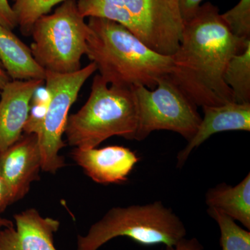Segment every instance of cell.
Instances as JSON below:
<instances>
[{
	"mask_svg": "<svg viewBox=\"0 0 250 250\" xmlns=\"http://www.w3.org/2000/svg\"><path fill=\"white\" fill-rule=\"evenodd\" d=\"M207 213L218 224L222 250H250V231L242 228L234 220L215 208H208Z\"/></svg>",
	"mask_w": 250,
	"mask_h": 250,
	"instance_id": "ac0fdd59",
	"label": "cell"
},
{
	"mask_svg": "<svg viewBox=\"0 0 250 250\" xmlns=\"http://www.w3.org/2000/svg\"><path fill=\"white\" fill-rule=\"evenodd\" d=\"M71 156L88 177L100 184L125 183L140 160L136 152L118 146L74 147Z\"/></svg>",
	"mask_w": 250,
	"mask_h": 250,
	"instance_id": "30bf717a",
	"label": "cell"
},
{
	"mask_svg": "<svg viewBox=\"0 0 250 250\" xmlns=\"http://www.w3.org/2000/svg\"><path fill=\"white\" fill-rule=\"evenodd\" d=\"M43 80H13L1 92L0 154L22 136L29 118L31 101Z\"/></svg>",
	"mask_w": 250,
	"mask_h": 250,
	"instance_id": "8fae6325",
	"label": "cell"
},
{
	"mask_svg": "<svg viewBox=\"0 0 250 250\" xmlns=\"http://www.w3.org/2000/svg\"><path fill=\"white\" fill-rule=\"evenodd\" d=\"M76 0H67L53 14L39 18L33 27L31 53L45 71L60 74L80 70L86 53L90 29Z\"/></svg>",
	"mask_w": 250,
	"mask_h": 250,
	"instance_id": "5b68a950",
	"label": "cell"
},
{
	"mask_svg": "<svg viewBox=\"0 0 250 250\" xmlns=\"http://www.w3.org/2000/svg\"><path fill=\"white\" fill-rule=\"evenodd\" d=\"M221 17L233 36L243 41L250 40V0H240Z\"/></svg>",
	"mask_w": 250,
	"mask_h": 250,
	"instance_id": "ffe728a7",
	"label": "cell"
},
{
	"mask_svg": "<svg viewBox=\"0 0 250 250\" xmlns=\"http://www.w3.org/2000/svg\"><path fill=\"white\" fill-rule=\"evenodd\" d=\"M0 24L11 31L18 26L16 15L8 0H0Z\"/></svg>",
	"mask_w": 250,
	"mask_h": 250,
	"instance_id": "44dd1931",
	"label": "cell"
},
{
	"mask_svg": "<svg viewBox=\"0 0 250 250\" xmlns=\"http://www.w3.org/2000/svg\"><path fill=\"white\" fill-rule=\"evenodd\" d=\"M14 223L11 220L1 218L0 216V228H10V227L14 226Z\"/></svg>",
	"mask_w": 250,
	"mask_h": 250,
	"instance_id": "484cf974",
	"label": "cell"
},
{
	"mask_svg": "<svg viewBox=\"0 0 250 250\" xmlns=\"http://www.w3.org/2000/svg\"><path fill=\"white\" fill-rule=\"evenodd\" d=\"M223 80L232 91L235 103L250 104V43L229 59Z\"/></svg>",
	"mask_w": 250,
	"mask_h": 250,
	"instance_id": "e0dca14e",
	"label": "cell"
},
{
	"mask_svg": "<svg viewBox=\"0 0 250 250\" xmlns=\"http://www.w3.org/2000/svg\"><path fill=\"white\" fill-rule=\"evenodd\" d=\"M85 55L108 83L121 88L143 85L154 89L173 69L171 56L158 53L121 24L89 18Z\"/></svg>",
	"mask_w": 250,
	"mask_h": 250,
	"instance_id": "7a4b0ae2",
	"label": "cell"
},
{
	"mask_svg": "<svg viewBox=\"0 0 250 250\" xmlns=\"http://www.w3.org/2000/svg\"><path fill=\"white\" fill-rule=\"evenodd\" d=\"M15 225L0 230V250H57L54 236L59 220L43 217L36 208L14 215Z\"/></svg>",
	"mask_w": 250,
	"mask_h": 250,
	"instance_id": "7c38bea8",
	"label": "cell"
},
{
	"mask_svg": "<svg viewBox=\"0 0 250 250\" xmlns=\"http://www.w3.org/2000/svg\"><path fill=\"white\" fill-rule=\"evenodd\" d=\"M13 203L12 197L7 184L0 173V214Z\"/></svg>",
	"mask_w": 250,
	"mask_h": 250,
	"instance_id": "cb8c5ba5",
	"label": "cell"
},
{
	"mask_svg": "<svg viewBox=\"0 0 250 250\" xmlns=\"http://www.w3.org/2000/svg\"><path fill=\"white\" fill-rule=\"evenodd\" d=\"M202 1L203 0H179L181 14L184 22L193 16L201 6Z\"/></svg>",
	"mask_w": 250,
	"mask_h": 250,
	"instance_id": "603a6c76",
	"label": "cell"
},
{
	"mask_svg": "<svg viewBox=\"0 0 250 250\" xmlns=\"http://www.w3.org/2000/svg\"><path fill=\"white\" fill-rule=\"evenodd\" d=\"M67 0H16L14 10L23 35L31 36L36 21L48 14L56 5Z\"/></svg>",
	"mask_w": 250,
	"mask_h": 250,
	"instance_id": "d6986e66",
	"label": "cell"
},
{
	"mask_svg": "<svg viewBox=\"0 0 250 250\" xmlns=\"http://www.w3.org/2000/svg\"><path fill=\"white\" fill-rule=\"evenodd\" d=\"M208 208H215L250 230V173L236 186L217 184L206 192Z\"/></svg>",
	"mask_w": 250,
	"mask_h": 250,
	"instance_id": "9a60e30c",
	"label": "cell"
},
{
	"mask_svg": "<svg viewBox=\"0 0 250 250\" xmlns=\"http://www.w3.org/2000/svg\"><path fill=\"white\" fill-rule=\"evenodd\" d=\"M0 62L13 80L45 81V70L36 62L31 49L1 24Z\"/></svg>",
	"mask_w": 250,
	"mask_h": 250,
	"instance_id": "5bb4252c",
	"label": "cell"
},
{
	"mask_svg": "<svg viewBox=\"0 0 250 250\" xmlns=\"http://www.w3.org/2000/svg\"><path fill=\"white\" fill-rule=\"evenodd\" d=\"M182 219L161 201L113 207L85 235L77 236V250H98L106 243L127 237L141 246H175L187 237Z\"/></svg>",
	"mask_w": 250,
	"mask_h": 250,
	"instance_id": "277c9868",
	"label": "cell"
},
{
	"mask_svg": "<svg viewBox=\"0 0 250 250\" xmlns=\"http://www.w3.org/2000/svg\"><path fill=\"white\" fill-rule=\"evenodd\" d=\"M162 250H204V247L197 238L185 237L175 246H165Z\"/></svg>",
	"mask_w": 250,
	"mask_h": 250,
	"instance_id": "7402d4cb",
	"label": "cell"
},
{
	"mask_svg": "<svg viewBox=\"0 0 250 250\" xmlns=\"http://www.w3.org/2000/svg\"><path fill=\"white\" fill-rule=\"evenodd\" d=\"M96 70V65L91 62L72 73L45 71L47 105L35 131L42 161L41 170L44 172L55 174L65 166L60 151L65 146L62 137L65 134L69 111L82 87Z\"/></svg>",
	"mask_w": 250,
	"mask_h": 250,
	"instance_id": "8992f818",
	"label": "cell"
},
{
	"mask_svg": "<svg viewBox=\"0 0 250 250\" xmlns=\"http://www.w3.org/2000/svg\"><path fill=\"white\" fill-rule=\"evenodd\" d=\"M250 43L233 35L217 6L205 3L184 22L182 41L171 56L173 69L169 77L196 106L235 103L224 72L229 59Z\"/></svg>",
	"mask_w": 250,
	"mask_h": 250,
	"instance_id": "6da1fadb",
	"label": "cell"
},
{
	"mask_svg": "<svg viewBox=\"0 0 250 250\" xmlns=\"http://www.w3.org/2000/svg\"><path fill=\"white\" fill-rule=\"evenodd\" d=\"M137 125V106L131 88L108 86L97 75L86 103L68 116L65 134L69 146L90 149L112 136L135 140Z\"/></svg>",
	"mask_w": 250,
	"mask_h": 250,
	"instance_id": "3957f363",
	"label": "cell"
},
{
	"mask_svg": "<svg viewBox=\"0 0 250 250\" xmlns=\"http://www.w3.org/2000/svg\"><path fill=\"white\" fill-rule=\"evenodd\" d=\"M77 7L83 18H100L124 26L141 40L137 23L123 0H78Z\"/></svg>",
	"mask_w": 250,
	"mask_h": 250,
	"instance_id": "2e32d148",
	"label": "cell"
},
{
	"mask_svg": "<svg viewBox=\"0 0 250 250\" xmlns=\"http://www.w3.org/2000/svg\"><path fill=\"white\" fill-rule=\"evenodd\" d=\"M9 82V75L5 71L4 69L1 67V64L0 62V90H2L5 85L7 84Z\"/></svg>",
	"mask_w": 250,
	"mask_h": 250,
	"instance_id": "d4e9b609",
	"label": "cell"
},
{
	"mask_svg": "<svg viewBox=\"0 0 250 250\" xmlns=\"http://www.w3.org/2000/svg\"><path fill=\"white\" fill-rule=\"evenodd\" d=\"M14 1H16V0H14Z\"/></svg>",
	"mask_w": 250,
	"mask_h": 250,
	"instance_id": "4316f807",
	"label": "cell"
},
{
	"mask_svg": "<svg viewBox=\"0 0 250 250\" xmlns=\"http://www.w3.org/2000/svg\"><path fill=\"white\" fill-rule=\"evenodd\" d=\"M204 117L196 133L177 156V167L182 168L195 148L210 136L228 131H250V104L231 103L202 106Z\"/></svg>",
	"mask_w": 250,
	"mask_h": 250,
	"instance_id": "4fadbf2b",
	"label": "cell"
},
{
	"mask_svg": "<svg viewBox=\"0 0 250 250\" xmlns=\"http://www.w3.org/2000/svg\"><path fill=\"white\" fill-rule=\"evenodd\" d=\"M42 161L37 135L25 134L0 154V173L7 184L13 203L22 200L39 179Z\"/></svg>",
	"mask_w": 250,
	"mask_h": 250,
	"instance_id": "9c48e42d",
	"label": "cell"
},
{
	"mask_svg": "<svg viewBox=\"0 0 250 250\" xmlns=\"http://www.w3.org/2000/svg\"><path fill=\"white\" fill-rule=\"evenodd\" d=\"M137 106L136 141L153 131H173L190 141L202 121L197 107L170 77L161 79L154 89L143 85L131 88Z\"/></svg>",
	"mask_w": 250,
	"mask_h": 250,
	"instance_id": "52a82bcc",
	"label": "cell"
},
{
	"mask_svg": "<svg viewBox=\"0 0 250 250\" xmlns=\"http://www.w3.org/2000/svg\"><path fill=\"white\" fill-rule=\"evenodd\" d=\"M141 32V40L152 50L172 56L182 41L184 21L179 0H123Z\"/></svg>",
	"mask_w": 250,
	"mask_h": 250,
	"instance_id": "ba28073f",
	"label": "cell"
}]
</instances>
